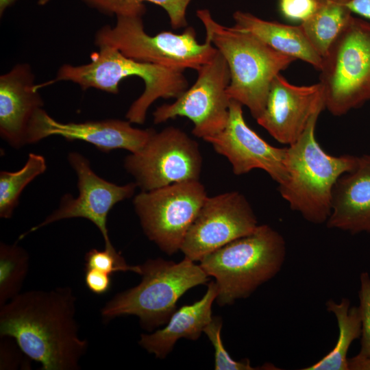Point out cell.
I'll return each instance as SVG.
<instances>
[{"label": "cell", "instance_id": "6da1fadb", "mask_svg": "<svg viewBox=\"0 0 370 370\" xmlns=\"http://www.w3.org/2000/svg\"><path fill=\"white\" fill-rule=\"evenodd\" d=\"M69 286L20 293L0 306V336L15 340L42 370H79L88 343L80 337Z\"/></svg>", "mask_w": 370, "mask_h": 370}, {"label": "cell", "instance_id": "7a4b0ae2", "mask_svg": "<svg viewBox=\"0 0 370 370\" xmlns=\"http://www.w3.org/2000/svg\"><path fill=\"white\" fill-rule=\"evenodd\" d=\"M196 14L205 28L206 38L228 64L229 99L245 106L256 120L264 110L273 79L295 59L275 51L249 32L221 25L208 9H199Z\"/></svg>", "mask_w": 370, "mask_h": 370}, {"label": "cell", "instance_id": "3957f363", "mask_svg": "<svg viewBox=\"0 0 370 370\" xmlns=\"http://www.w3.org/2000/svg\"><path fill=\"white\" fill-rule=\"evenodd\" d=\"M322 110L312 115L299 138L287 147V177L278 188L291 210L314 224L326 223L336 182L342 175L353 171L358 160V156L352 155L333 156L321 148L314 131Z\"/></svg>", "mask_w": 370, "mask_h": 370}, {"label": "cell", "instance_id": "277c9868", "mask_svg": "<svg viewBox=\"0 0 370 370\" xmlns=\"http://www.w3.org/2000/svg\"><path fill=\"white\" fill-rule=\"evenodd\" d=\"M137 76L145 84L143 93L131 104L125 117L132 123L143 124L151 105L158 99L177 98L188 87L184 71L136 61L123 55L117 49L103 45L90 56L87 64H63L56 77L49 84L69 81L83 90L96 88L118 94L121 81Z\"/></svg>", "mask_w": 370, "mask_h": 370}, {"label": "cell", "instance_id": "5b68a950", "mask_svg": "<svg viewBox=\"0 0 370 370\" xmlns=\"http://www.w3.org/2000/svg\"><path fill=\"white\" fill-rule=\"evenodd\" d=\"M286 256L284 237L268 225H258L203 258L199 264L215 280L217 303L230 305L250 296L281 270Z\"/></svg>", "mask_w": 370, "mask_h": 370}, {"label": "cell", "instance_id": "8992f818", "mask_svg": "<svg viewBox=\"0 0 370 370\" xmlns=\"http://www.w3.org/2000/svg\"><path fill=\"white\" fill-rule=\"evenodd\" d=\"M140 267L141 282L115 295L101 308L104 321L135 315L149 331L168 322L186 292L209 280L200 264L186 257L179 262L149 259Z\"/></svg>", "mask_w": 370, "mask_h": 370}, {"label": "cell", "instance_id": "52a82bcc", "mask_svg": "<svg viewBox=\"0 0 370 370\" xmlns=\"http://www.w3.org/2000/svg\"><path fill=\"white\" fill-rule=\"evenodd\" d=\"M142 17L116 16L114 26L106 25L96 32L95 45L114 47L136 61L182 71H197L217 52L208 38L199 43L192 27H187L182 34L162 32L149 35L144 29Z\"/></svg>", "mask_w": 370, "mask_h": 370}, {"label": "cell", "instance_id": "ba28073f", "mask_svg": "<svg viewBox=\"0 0 370 370\" xmlns=\"http://www.w3.org/2000/svg\"><path fill=\"white\" fill-rule=\"evenodd\" d=\"M325 108L341 116L370 100V21L352 16L323 57Z\"/></svg>", "mask_w": 370, "mask_h": 370}, {"label": "cell", "instance_id": "9c48e42d", "mask_svg": "<svg viewBox=\"0 0 370 370\" xmlns=\"http://www.w3.org/2000/svg\"><path fill=\"white\" fill-rule=\"evenodd\" d=\"M208 197L199 180H190L141 191L134 197L133 205L147 237L172 255L180 250Z\"/></svg>", "mask_w": 370, "mask_h": 370}, {"label": "cell", "instance_id": "30bf717a", "mask_svg": "<svg viewBox=\"0 0 370 370\" xmlns=\"http://www.w3.org/2000/svg\"><path fill=\"white\" fill-rule=\"evenodd\" d=\"M202 156L198 143L180 128L155 132L138 152L124 160L125 170L141 191L173 183L199 180Z\"/></svg>", "mask_w": 370, "mask_h": 370}, {"label": "cell", "instance_id": "8fae6325", "mask_svg": "<svg viewBox=\"0 0 370 370\" xmlns=\"http://www.w3.org/2000/svg\"><path fill=\"white\" fill-rule=\"evenodd\" d=\"M195 83L172 103L158 107L153 122L160 124L184 116L194 125V136L205 139L221 132L229 118L230 99L227 88L230 82L228 64L217 50L212 58L197 71Z\"/></svg>", "mask_w": 370, "mask_h": 370}, {"label": "cell", "instance_id": "7c38bea8", "mask_svg": "<svg viewBox=\"0 0 370 370\" xmlns=\"http://www.w3.org/2000/svg\"><path fill=\"white\" fill-rule=\"evenodd\" d=\"M246 197L238 191L208 197L189 227L180 251L193 261L246 236L258 227Z\"/></svg>", "mask_w": 370, "mask_h": 370}, {"label": "cell", "instance_id": "4fadbf2b", "mask_svg": "<svg viewBox=\"0 0 370 370\" xmlns=\"http://www.w3.org/2000/svg\"><path fill=\"white\" fill-rule=\"evenodd\" d=\"M68 161L77 176L79 195L77 197L71 194L63 195L58 208L41 223L21 234L19 239L60 220L84 218L97 227L105 247L113 246L107 227L108 215L115 204L134 195L136 184L117 185L100 177L92 169L89 160L76 151L69 153Z\"/></svg>", "mask_w": 370, "mask_h": 370}, {"label": "cell", "instance_id": "5bb4252c", "mask_svg": "<svg viewBox=\"0 0 370 370\" xmlns=\"http://www.w3.org/2000/svg\"><path fill=\"white\" fill-rule=\"evenodd\" d=\"M204 140L229 160L236 175L259 169L266 171L278 184L286 180L287 147L269 145L250 128L243 116V105L238 101H230L225 128Z\"/></svg>", "mask_w": 370, "mask_h": 370}, {"label": "cell", "instance_id": "9a60e30c", "mask_svg": "<svg viewBox=\"0 0 370 370\" xmlns=\"http://www.w3.org/2000/svg\"><path fill=\"white\" fill-rule=\"evenodd\" d=\"M129 121L112 119L62 123L41 108L30 123L27 141L32 144L50 136H60L69 141L87 142L105 153L118 149L136 153L145 145L156 130L136 128Z\"/></svg>", "mask_w": 370, "mask_h": 370}, {"label": "cell", "instance_id": "2e32d148", "mask_svg": "<svg viewBox=\"0 0 370 370\" xmlns=\"http://www.w3.org/2000/svg\"><path fill=\"white\" fill-rule=\"evenodd\" d=\"M324 108L320 82L296 86L279 73L271 84L264 110L256 121L279 143L291 145L304 132L312 115Z\"/></svg>", "mask_w": 370, "mask_h": 370}, {"label": "cell", "instance_id": "e0dca14e", "mask_svg": "<svg viewBox=\"0 0 370 370\" xmlns=\"http://www.w3.org/2000/svg\"><path fill=\"white\" fill-rule=\"evenodd\" d=\"M30 65L16 64L0 77V135L13 148L28 145L30 123L44 106Z\"/></svg>", "mask_w": 370, "mask_h": 370}, {"label": "cell", "instance_id": "ac0fdd59", "mask_svg": "<svg viewBox=\"0 0 370 370\" xmlns=\"http://www.w3.org/2000/svg\"><path fill=\"white\" fill-rule=\"evenodd\" d=\"M326 225L352 234H370V153L358 157L356 168L338 179Z\"/></svg>", "mask_w": 370, "mask_h": 370}, {"label": "cell", "instance_id": "d6986e66", "mask_svg": "<svg viewBox=\"0 0 370 370\" xmlns=\"http://www.w3.org/2000/svg\"><path fill=\"white\" fill-rule=\"evenodd\" d=\"M217 293L215 282H210L199 300L175 310L162 329L151 334H142L139 345L156 358H164L179 339L197 340L212 319V305Z\"/></svg>", "mask_w": 370, "mask_h": 370}, {"label": "cell", "instance_id": "ffe728a7", "mask_svg": "<svg viewBox=\"0 0 370 370\" xmlns=\"http://www.w3.org/2000/svg\"><path fill=\"white\" fill-rule=\"evenodd\" d=\"M234 27L249 32L275 51L301 60L320 71L323 58L312 45L301 25H288L265 21L254 14L236 11Z\"/></svg>", "mask_w": 370, "mask_h": 370}, {"label": "cell", "instance_id": "44dd1931", "mask_svg": "<svg viewBox=\"0 0 370 370\" xmlns=\"http://www.w3.org/2000/svg\"><path fill=\"white\" fill-rule=\"evenodd\" d=\"M327 310L336 319L338 336L333 349L314 364L303 370H349L347 353L352 343L360 338L361 317L358 306H351L349 299L343 298L339 303L327 301Z\"/></svg>", "mask_w": 370, "mask_h": 370}, {"label": "cell", "instance_id": "7402d4cb", "mask_svg": "<svg viewBox=\"0 0 370 370\" xmlns=\"http://www.w3.org/2000/svg\"><path fill=\"white\" fill-rule=\"evenodd\" d=\"M348 1L316 0L314 11L300 25L308 39L322 58L352 17L347 5Z\"/></svg>", "mask_w": 370, "mask_h": 370}, {"label": "cell", "instance_id": "603a6c76", "mask_svg": "<svg viewBox=\"0 0 370 370\" xmlns=\"http://www.w3.org/2000/svg\"><path fill=\"white\" fill-rule=\"evenodd\" d=\"M47 169L45 158L30 153L25 165L16 171L0 172V217L10 219L23 189Z\"/></svg>", "mask_w": 370, "mask_h": 370}, {"label": "cell", "instance_id": "cb8c5ba5", "mask_svg": "<svg viewBox=\"0 0 370 370\" xmlns=\"http://www.w3.org/2000/svg\"><path fill=\"white\" fill-rule=\"evenodd\" d=\"M101 13L117 15H140L146 12L145 2L154 3L167 13L171 26L177 29L187 26L186 10L192 0H81Z\"/></svg>", "mask_w": 370, "mask_h": 370}, {"label": "cell", "instance_id": "d4e9b609", "mask_svg": "<svg viewBox=\"0 0 370 370\" xmlns=\"http://www.w3.org/2000/svg\"><path fill=\"white\" fill-rule=\"evenodd\" d=\"M29 256L17 244L0 243V306L21 293L27 275Z\"/></svg>", "mask_w": 370, "mask_h": 370}, {"label": "cell", "instance_id": "484cf974", "mask_svg": "<svg viewBox=\"0 0 370 370\" xmlns=\"http://www.w3.org/2000/svg\"><path fill=\"white\" fill-rule=\"evenodd\" d=\"M223 325L222 319L213 317L211 321L204 330V333L213 345L214 349V369L215 370H254L262 369L253 367L248 359L241 361L234 360L225 348L221 331Z\"/></svg>", "mask_w": 370, "mask_h": 370}, {"label": "cell", "instance_id": "4316f807", "mask_svg": "<svg viewBox=\"0 0 370 370\" xmlns=\"http://www.w3.org/2000/svg\"><path fill=\"white\" fill-rule=\"evenodd\" d=\"M84 260L86 269H95L110 275L118 271L141 272L140 265H128L114 246L105 247L103 250L91 249L85 254Z\"/></svg>", "mask_w": 370, "mask_h": 370}, {"label": "cell", "instance_id": "83f0119b", "mask_svg": "<svg viewBox=\"0 0 370 370\" xmlns=\"http://www.w3.org/2000/svg\"><path fill=\"white\" fill-rule=\"evenodd\" d=\"M358 297L362 328L360 348L357 355L370 358V275L367 271L360 275Z\"/></svg>", "mask_w": 370, "mask_h": 370}, {"label": "cell", "instance_id": "f1b7e54d", "mask_svg": "<svg viewBox=\"0 0 370 370\" xmlns=\"http://www.w3.org/2000/svg\"><path fill=\"white\" fill-rule=\"evenodd\" d=\"M0 369H27L29 364L22 355L21 349L14 338L0 336Z\"/></svg>", "mask_w": 370, "mask_h": 370}, {"label": "cell", "instance_id": "f546056e", "mask_svg": "<svg viewBox=\"0 0 370 370\" xmlns=\"http://www.w3.org/2000/svg\"><path fill=\"white\" fill-rule=\"evenodd\" d=\"M316 0H278L281 14L288 20L303 23L314 11Z\"/></svg>", "mask_w": 370, "mask_h": 370}, {"label": "cell", "instance_id": "4dcf8cb0", "mask_svg": "<svg viewBox=\"0 0 370 370\" xmlns=\"http://www.w3.org/2000/svg\"><path fill=\"white\" fill-rule=\"evenodd\" d=\"M110 274L95 269H86L84 280L88 288L95 294L108 291L111 286Z\"/></svg>", "mask_w": 370, "mask_h": 370}, {"label": "cell", "instance_id": "1f68e13d", "mask_svg": "<svg viewBox=\"0 0 370 370\" xmlns=\"http://www.w3.org/2000/svg\"><path fill=\"white\" fill-rule=\"evenodd\" d=\"M347 5L352 13L370 21V0H349Z\"/></svg>", "mask_w": 370, "mask_h": 370}, {"label": "cell", "instance_id": "d6a6232c", "mask_svg": "<svg viewBox=\"0 0 370 370\" xmlns=\"http://www.w3.org/2000/svg\"><path fill=\"white\" fill-rule=\"evenodd\" d=\"M349 370H370V358L358 355L348 358Z\"/></svg>", "mask_w": 370, "mask_h": 370}, {"label": "cell", "instance_id": "836d02e7", "mask_svg": "<svg viewBox=\"0 0 370 370\" xmlns=\"http://www.w3.org/2000/svg\"><path fill=\"white\" fill-rule=\"evenodd\" d=\"M17 0H0V14L4 13L5 10L13 5Z\"/></svg>", "mask_w": 370, "mask_h": 370}, {"label": "cell", "instance_id": "e575fe53", "mask_svg": "<svg viewBox=\"0 0 370 370\" xmlns=\"http://www.w3.org/2000/svg\"><path fill=\"white\" fill-rule=\"evenodd\" d=\"M51 0H38V4L40 5H44L48 3Z\"/></svg>", "mask_w": 370, "mask_h": 370}]
</instances>
